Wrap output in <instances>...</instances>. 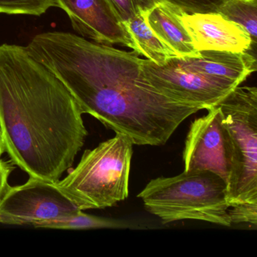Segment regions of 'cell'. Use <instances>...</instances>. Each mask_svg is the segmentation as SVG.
<instances>
[{
  "mask_svg": "<svg viewBox=\"0 0 257 257\" xmlns=\"http://www.w3.org/2000/svg\"><path fill=\"white\" fill-rule=\"evenodd\" d=\"M25 48L64 84L82 113L133 145H165L188 117L202 109L154 88L135 51L62 31L38 34Z\"/></svg>",
  "mask_w": 257,
  "mask_h": 257,
  "instance_id": "1",
  "label": "cell"
},
{
  "mask_svg": "<svg viewBox=\"0 0 257 257\" xmlns=\"http://www.w3.org/2000/svg\"><path fill=\"white\" fill-rule=\"evenodd\" d=\"M82 114L64 84L26 48L0 46V127L13 165L29 177L59 181L88 136Z\"/></svg>",
  "mask_w": 257,
  "mask_h": 257,
  "instance_id": "2",
  "label": "cell"
},
{
  "mask_svg": "<svg viewBox=\"0 0 257 257\" xmlns=\"http://www.w3.org/2000/svg\"><path fill=\"white\" fill-rule=\"evenodd\" d=\"M138 197L163 223L191 219L231 225L226 183L210 171H184L174 177L153 179Z\"/></svg>",
  "mask_w": 257,
  "mask_h": 257,
  "instance_id": "3",
  "label": "cell"
},
{
  "mask_svg": "<svg viewBox=\"0 0 257 257\" xmlns=\"http://www.w3.org/2000/svg\"><path fill=\"white\" fill-rule=\"evenodd\" d=\"M133 144L121 134L84 152L79 164L55 183L80 210L104 209L128 197Z\"/></svg>",
  "mask_w": 257,
  "mask_h": 257,
  "instance_id": "4",
  "label": "cell"
},
{
  "mask_svg": "<svg viewBox=\"0 0 257 257\" xmlns=\"http://www.w3.org/2000/svg\"><path fill=\"white\" fill-rule=\"evenodd\" d=\"M216 106L229 144L227 202L257 204V88L238 85Z\"/></svg>",
  "mask_w": 257,
  "mask_h": 257,
  "instance_id": "5",
  "label": "cell"
},
{
  "mask_svg": "<svg viewBox=\"0 0 257 257\" xmlns=\"http://www.w3.org/2000/svg\"><path fill=\"white\" fill-rule=\"evenodd\" d=\"M141 67L147 80L162 94L202 109L217 104L240 85L228 79L190 70L181 64L178 57L170 58L161 65L142 59Z\"/></svg>",
  "mask_w": 257,
  "mask_h": 257,
  "instance_id": "6",
  "label": "cell"
},
{
  "mask_svg": "<svg viewBox=\"0 0 257 257\" xmlns=\"http://www.w3.org/2000/svg\"><path fill=\"white\" fill-rule=\"evenodd\" d=\"M78 208L56 184L34 177L22 185L9 186L0 198V224L36 225L76 213Z\"/></svg>",
  "mask_w": 257,
  "mask_h": 257,
  "instance_id": "7",
  "label": "cell"
},
{
  "mask_svg": "<svg viewBox=\"0 0 257 257\" xmlns=\"http://www.w3.org/2000/svg\"><path fill=\"white\" fill-rule=\"evenodd\" d=\"M192 121L183 153L184 171L214 173L227 183L230 172L229 144L217 106Z\"/></svg>",
  "mask_w": 257,
  "mask_h": 257,
  "instance_id": "8",
  "label": "cell"
},
{
  "mask_svg": "<svg viewBox=\"0 0 257 257\" xmlns=\"http://www.w3.org/2000/svg\"><path fill=\"white\" fill-rule=\"evenodd\" d=\"M73 29L84 38L100 44L120 45L133 49L132 37L117 17L109 0H55Z\"/></svg>",
  "mask_w": 257,
  "mask_h": 257,
  "instance_id": "9",
  "label": "cell"
},
{
  "mask_svg": "<svg viewBox=\"0 0 257 257\" xmlns=\"http://www.w3.org/2000/svg\"><path fill=\"white\" fill-rule=\"evenodd\" d=\"M181 22L197 52L226 51L240 53L246 52L250 46V38L244 29L219 13H183Z\"/></svg>",
  "mask_w": 257,
  "mask_h": 257,
  "instance_id": "10",
  "label": "cell"
},
{
  "mask_svg": "<svg viewBox=\"0 0 257 257\" xmlns=\"http://www.w3.org/2000/svg\"><path fill=\"white\" fill-rule=\"evenodd\" d=\"M185 67L208 76L241 84L256 71V55L226 51H201L196 58H179Z\"/></svg>",
  "mask_w": 257,
  "mask_h": 257,
  "instance_id": "11",
  "label": "cell"
},
{
  "mask_svg": "<svg viewBox=\"0 0 257 257\" xmlns=\"http://www.w3.org/2000/svg\"><path fill=\"white\" fill-rule=\"evenodd\" d=\"M184 12L164 2L147 11V22L156 35L177 55L178 58L199 56L192 40L181 22Z\"/></svg>",
  "mask_w": 257,
  "mask_h": 257,
  "instance_id": "12",
  "label": "cell"
},
{
  "mask_svg": "<svg viewBox=\"0 0 257 257\" xmlns=\"http://www.w3.org/2000/svg\"><path fill=\"white\" fill-rule=\"evenodd\" d=\"M147 12H142L133 19L122 23L134 42V50L138 55L158 65L163 64L177 55L169 49L150 28L147 22Z\"/></svg>",
  "mask_w": 257,
  "mask_h": 257,
  "instance_id": "13",
  "label": "cell"
},
{
  "mask_svg": "<svg viewBox=\"0 0 257 257\" xmlns=\"http://www.w3.org/2000/svg\"><path fill=\"white\" fill-rule=\"evenodd\" d=\"M132 226L129 222L112 218L100 217L83 213L79 210L76 213L62 217L40 222L35 228L54 229L88 230L98 228H126Z\"/></svg>",
  "mask_w": 257,
  "mask_h": 257,
  "instance_id": "14",
  "label": "cell"
},
{
  "mask_svg": "<svg viewBox=\"0 0 257 257\" xmlns=\"http://www.w3.org/2000/svg\"><path fill=\"white\" fill-rule=\"evenodd\" d=\"M218 13L242 27L250 38L249 47L256 49L257 0H225Z\"/></svg>",
  "mask_w": 257,
  "mask_h": 257,
  "instance_id": "15",
  "label": "cell"
},
{
  "mask_svg": "<svg viewBox=\"0 0 257 257\" xmlns=\"http://www.w3.org/2000/svg\"><path fill=\"white\" fill-rule=\"evenodd\" d=\"M52 7L55 0H0V14L40 16Z\"/></svg>",
  "mask_w": 257,
  "mask_h": 257,
  "instance_id": "16",
  "label": "cell"
},
{
  "mask_svg": "<svg viewBox=\"0 0 257 257\" xmlns=\"http://www.w3.org/2000/svg\"><path fill=\"white\" fill-rule=\"evenodd\" d=\"M121 23L147 12L165 0H109Z\"/></svg>",
  "mask_w": 257,
  "mask_h": 257,
  "instance_id": "17",
  "label": "cell"
},
{
  "mask_svg": "<svg viewBox=\"0 0 257 257\" xmlns=\"http://www.w3.org/2000/svg\"><path fill=\"white\" fill-rule=\"evenodd\" d=\"M187 14L218 13L225 0H165Z\"/></svg>",
  "mask_w": 257,
  "mask_h": 257,
  "instance_id": "18",
  "label": "cell"
},
{
  "mask_svg": "<svg viewBox=\"0 0 257 257\" xmlns=\"http://www.w3.org/2000/svg\"><path fill=\"white\" fill-rule=\"evenodd\" d=\"M231 224L249 223L256 225L257 204H241L228 208Z\"/></svg>",
  "mask_w": 257,
  "mask_h": 257,
  "instance_id": "19",
  "label": "cell"
},
{
  "mask_svg": "<svg viewBox=\"0 0 257 257\" xmlns=\"http://www.w3.org/2000/svg\"><path fill=\"white\" fill-rule=\"evenodd\" d=\"M14 169V165L11 161H4L0 158V198L10 186L9 180Z\"/></svg>",
  "mask_w": 257,
  "mask_h": 257,
  "instance_id": "20",
  "label": "cell"
},
{
  "mask_svg": "<svg viewBox=\"0 0 257 257\" xmlns=\"http://www.w3.org/2000/svg\"><path fill=\"white\" fill-rule=\"evenodd\" d=\"M5 153V147H4V138H3L2 129L0 127V158L2 157Z\"/></svg>",
  "mask_w": 257,
  "mask_h": 257,
  "instance_id": "21",
  "label": "cell"
}]
</instances>
